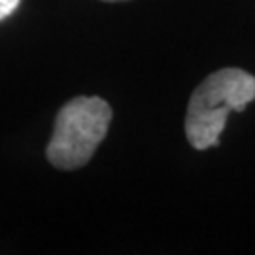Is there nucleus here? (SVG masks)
<instances>
[{
  "label": "nucleus",
  "instance_id": "7ed1b4c3",
  "mask_svg": "<svg viewBox=\"0 0 255 255\" xmlns=\"http://www.w3.org/2000/svg\"><path fill=\"white\" fill-rule=\"evenodd\" d=\"M19 4H21V0H0V21L9 17L19 8Z\"/></svg>",
  "mask_w": 255,
  "mask_h": 255
},
{
  "label": "nucleus",
  "instance_id": "f257e3e1",
  "mask_svg": "<svg viewBox=\"0 0 255 255\" xmlns=\"http://www.w3.org/2000/svg\"><path fill=\"white\" fill-rule=\"evenodd\" d=\"M255 101V76L242 68H221L193 91L185 134L195 149H208L219 144L229 112H244Z\"/></svg>",
  "mask_w": 255,
  "mask_h": 255
},
{
  "label": "nucleus",
  "instance_id": "20e7f679",
  "mask_svg": "<svg viewBox=\"0 0 255 255\" xmlns=\"http://www.w3.org/2000/svg\"><path fill=\"white\" fill-rule=\"evenodd\" d=\"M104 2H125V0H104Z\"/></svg>",
  "mask_w": 255,
  "mask_h": 255
},
{
  "label": "nucleus",
  "instance_id": "f03ea898",
  "mask_svg": "<svg viewBox=\"0 0 255 255\" xmlns=\"http://www.w3.org/2000/svg\"><path fill=\"white\" fill-rule=\"evenodd\" d=\"M112 121V108L101 97H76L59 110L47 161L59 170H76L91 161Z\"/></svg>",
  "mask_w": 255,
  "mask_h": 255
}]
</instances>
